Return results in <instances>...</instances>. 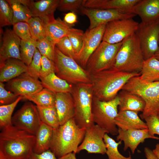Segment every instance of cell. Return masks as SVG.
I'll use <instances>...</instances> for the list:
<instances>
[{"instance_id":"ffe728a7","label":"cell","mask_w":159,"mask_h":159,"mask_svg":"<svg viewBox=\"0 0 159 159\" xmlns=\"http://www.w3.org/2000/svg\"><path fill=\"white\" fill-rule=\"evenodd\" d=\"M140 0H83V7L104 9H115L132 13L134 6Z\"/></svg>"},{"instance_id":"f1b7e54d","label":"cell","mask_w":159,"mask_h":159,"mask_svg":"<svg viewBox=\"0 0 159 159\" xmlns=\"http://www.w3.org/2000/svg\"><path fill=\"white\" fill-rule=\"evenodd\" d=\"M139 76L145 83L159 81V60L154 56L144 61Z\"/></svg>"},{"instance_id":"4316f807","label":"cell","mask_w":159,"mask_h":159,"mask_svg":"<svg viewBox=\"0 0 159 159\" xmlns=\"http://www.w3.org/2000/svg\"><path fill=\"white\" fill-rule=\"evenodd\" d=\"M53 129L42 121L35 135L33 152L40 153L50 150Z\"/></svg>"},{"instance_id":"d6a6232c","label":"cell","mask_w":159,"mask_h":159,"mask_svg":"<svg viewBox=\"0 0 159 159\" xmlns=\"http://www.w3.org/2000/svg\"><path fill=\"white\" fill-rule=\"evenodd\" d=\"M37 41L33 39H21L20 54L21 61L27 66L31 62L37 48Z\"/></svg>"},{"instance_id":"4fadbf2b","label":"cell","mask_w":159,"mask_h":159,"mask_svg":"<svg viewBox=\"0 0 159 159\" xmlns=\"http://www.w3.org/2000/svg\"><path fill=\"white\" fill-rule=\"evenodd\" d=\"M106 24L87 29L82 35V47L76 55V61L82 67L86 68L90 57L99 46L104 35Z\"/></svg>"},{"instance_id":"83f0119b","label":"cell","mask_w":159,"mask_h":159,"mask_svg":"<svg viewBox=\"0 0 159 159\" xmlns=\"http://www.w3.org/2000/svg\"><path fill=\"white\" fill-rule=\"evenodd\" d=\"M39 78L43 88L55 93L65 92L71 93L72 91L73 85L59 77L55 73Z\"/></svg>"},{"instance_id":"f546056e","label":"cell","mask_w":159,"mask_h":159,"mask_svg":"<svg viewBox=\"0 0 159 159\" xmlns=\"http://www.w3.org/2000/svg\"><path fill=\"white\" fill-rule=\"evenodd\" d=\"M13 12V25L19 22H27L32 17L28 6L22 0H7Z\"/></svg>"},{"instance_id":"b9f144b4","label":"cell","mask_w":159,"mask_h":159,"mask_svg":"<svg viewBox=\"0 0 159 159\" xmlns=\"http://www.w3.org/2000/svg\"><path fill=\"white\" fill-rule=\"evenodd\" d=\"M150 135L155 137V135H159V115L152 114L144 119Z\"/></svg>"},{"instance_id":"cb8c5ba5","label":"cell","mask_w":159,"mask_h":159,"mask_svg":"<svg viewBox=\"0 0 159 159\" xmlns=\"http://www.w3.org/2000/svg\"><path fill=\"white\" fill-rule=\"evenodd\" d=\"M0 81L8 82L26 72L27 66L21 60L9 59L0 64Z\"/></svg>"},{"instance_id":"f5cc1de1","label":"cell","mask_w":159,"mask_h":159,"mask_svg":"<svg viewBox=\"0 0 159 159\" xmlns=\"http://www.w3.org/2000/svg\"><path fill=\"white\" fill-rule=\"evenodd\" d=\"M154 57L157 59L159 60V46L158 51L155 54Z\"/></svg>"},{"instance_id":"11a10c76","label":"cell","mask_w":159,"mask_h":159,"mask_svg":"<svg viewBox=\"0 0 159 159\" xmlns=\"http://www.w3.org/2000/svg\"><path fill=\"white\" fill-rule=\"evenodd\" d=\"M158 114H159V113Z\"/></svg>"},{"instance_id":"5bb4252c","label":"cell","mask_w":159,"mask_h":159,"mask_svg":"<svg viewBox=\"0 0 159 159\" xmlns=\"http://www.w3.org/2000/svg\"><path fill=\"white\" fill-rule=\"evenodd\" d=\"M106 133V131L97 124L86 128L84 139L78 147L77 153L85 150L88 153H106L104 138Z\"/></svg>"},{"instance_id":"d4e9b609","label":"cell","mask_w":159,"mask_h":159,"mask_svg":"<svg viewBox=\"0 0 159 159\" xmlns=\"http://www.w3.org/2000/svg\"><path fill=\"white\" fill-rule=\"evenodd\" d=\"M138 113L130 110L119 111L115 119L117 127L123 130L148 128L146 123L138 116Z\"/></svg>"},{"instance_id":"d6986e66","label":"cell","mask_w":159,"mask_h":159,"mask_svg":"<svg viewBox=\"0 0 159 159\" xmlns=\"http://www.w3.org/2000/svg\"><path fill=\"white\" fill-rule=\"evenodd\" d=\"M44 22L47 37L55 44L60 39L71 34L82 35L84 33L82 30L73 28L59 18H54Z\"/></svg>"},{"instance_id":"30bf717a","label":"cell","mask_w":159,"mask_h":159,"mask_svg":"<svg viewBox=\"0 0 159 159\" xmlns=\"http://www.w3.org/2000/svg\"><path fill=\"white\" fill-rule=\"evenodd\" d=\"M144 60L154 56L159 41V18L151 22L139 23L135 33Z\"/></svg>"},{"instance_id":"277c9868","label":"cell","mask_w":159,"mask_h":159,"mask_svg":"<svg viewBox=\"0 0 159 159\" xmlns=\"http://www.w3.org/2000/svg\"><path fill=\"white\" fill-rule=\"evenodd\" d=\"M144 61L139 43L134 33L122 41L111 68L122 72L139 73Z\"/></svg>"},{"instance_id":"8fae6325","label":"cell","mask_w":159,"mask_h":159,"mask_svg":"<svg viewBox=\"0 0 159 159\" xmlns=\"http://www.w3.org/2000/svg\"><path fill=\"white\" fill-rule=\"evenodd\" d=\"M42 121L36 105L25 103L12 117L13 125L35 135Z\"/></svg>"},{"instance_id":"7402d4cb","label":"cell","mask_w":159,"mask_h":159,"mask_svg":"<svg viewBox=\"0 0 159 159\" xmlns=\"http://www.w3.org/2000/svg\"><path fill=\"white\" fill-rule=\"evenodd\" d=\"M55 106L59 116L60 125L64 124L74 117V104L71 93H56Z\"/></svg>"},{"instance_id":"bcb514c9","label":"cell","mask_w":159,"mask_h":159,"mask_svg":"<svg viewBox=\"0 0 159 159\" xmlns=\"http://www.w3.org/2000/svg\"><path fill=\"white\" fill-rule=\"evenodd\" d=\"M82 35L73 34L68 37L76 55L80 52L83 46Z\"/></svg>"},{"instance_id":"52a82bcc","label":"cell","mask_w":159,"mask_h":159,"mask_svg":"<svg viewBox=\"0 0 159 159\" xmlns=\"http://www.w3.org/2000/svg\"><path fill=\"white\" fill-rule=\"evenodd\" d=\"M55 74L72 85L91 83L90 74L74 59L62 54L56 47Z\"/></svg>"},{"instance_id":"7c38bea8","label":"cell","mask_w":159,"mask_h":159,"mask_svg":"<svg viewBox=\"0 0 159 159\" xmlns=\"http://www.w3.org/2000/svg\"><path fill=\"white\" fill-rule=\"evenodd\" d=\"M138 24L132 18L110 21L106 24L102 41L112 44L122 42L135 33Z\"/></svg>"},{"instance_id":"6da1fadb","label":"cell","mask_w":159,"mask_h":159,"mask_svg":"<svg viewBox=\"0 0 159 159\" xmlns=\"http://www.w3.org/2000/svg\"><path fill=\"white\" fill-rule=\"evenodd\" d=\"M35 136L10 125L0 133V159H28L33 152Z\"/></svg>"},{"instance_id":"db71d44e","label":"cell","mask_w":159,"mask_h":159,"mask_svg":"<svg viewBox=\"0 0 159 159\" xmlns=\"http://www.w3.org/2000/svg\"><path fill=\"white\" fill-rule=\"evenodd\" d=\"M125 159H132L131 157V155L130 154L128 157H127Z\"/></svg>"},{"instance_id":"5b68a950","label":"cell","mask_w":159,"mask_h":159,"mask_svg":"<svg viewBox=\"0 0 159 159\" xmlns=\"http://www.w3.org/2000/svg\"><path fill=\"white\" fill-rule=\"evenodd\" d=\"M71 94L74 104V118L77 125L81 128L86 129L94 124L92 113L94 94L92 83L73 85Z\"/></svg>"},{"instance_id":"f907efd6","label":"cell","mask_w":159,"mask_h":159,"mask_svg":"<svg viewBox=\"0 0 159 159\" xmlns=\"http://www.w3.org/2000/svg\"><path fill=\"white\" fill-rule=\"evenodd\" d=\"M75 154L74 153H70L59 158V159H77Z\"/></svg>"},{"instance_id":"f35d334b","label":"cell","mask_w":159,"mask_h":159,"mask_svg":"<svg viewBox=\"0 0 159 159\" xmlns=\"http://www.w3.org/2000/svg\"><path fill=\"white\" fill-rule=\"evenodd\" d=\"M42 57V55L37 48L31 62L27 66L26 73L28 75L36 78H39L41 69Z\"/></svg>"},{"instance_id":"74e56055","label":"cell","mask_w":159,"mask_h":159,"mask_svg":"<svg viewBox=\"0 0 159 159\" xmlns=\"http://www.w3.org/2000/svg\"><path fill=\"white\" fill-rule=\"evenodd\" d=\"M13 12L6 0H0V26L13 25Z\"/></svg>"},{"instance_id":"603a6c76","label":"cell","mask_w":159,"mask_h":159,"mask_svg":"<svg viewBox=\"0 0 159 159\" xmlns=\"http://www.w3.org/2000/svg\"><path fill=\"white\" fill-rule=\"evenodd\" d=\"M132 13L138 15L143 22L153 21L159 18V0H140Z\"/></svg>"},{"instance_id":"e575fe53","label":"cell","mask_w":159,"mask_h":159,"mask_svg":"<svg viewBox=\"0 0 159 159\" xmlns=\"http://www.w3.org/2000/svg\"><path fill=\"white\" fill-rule=\"evenodd\" d=\"M24 97L19 96L13 102L0 106V127L2 129L8 126L12 125V115L13 112L19 102Z\"/></svg>"},{"instance_id":"681fc988","label":"cell","mask_w":159,"mask_h":159,"mask_svg":"<svg viewBox=\"0 0 159 159\" xmlns=\"http://www.w3.org/2000/svg\"><path fill=\"white\" fill-rule=\"evenodd\" d=\"M144 151L147 159H158L153 150L148 147H145Z\"/></svg>"},{"instance_id":"816d5d0a","label":"cell","mask_w":159,"mask_h":159,"mask_svg":"<svg viewBox=\"0 0 159 159\" xmlns=\"http://www.w3.org/2000/svg\"><path fill=\"white\" fill-rule=\"evenodd\" d=\"M153 151L158 159H159V143L156 144L155 148Z\"/></svg>"},{"instance_id":"836d02e7","label":"cell","mask_w":159,"mask_h":159,"mask_svg":"<svg viewBox=\"0 0 159 159\" xmlns=\"http://www.w3.org/2000/svg\"><path fill=\"white\" fill-rule=\"evenodd\" d=\"M32 38L38 41L47 37L44 23L40 18L32 17L27 21Z\"/></svg>"},{"instance_id":"2e32d148","label":"cell","mask_w":159,"mask_h":159,"mask_svg":"<svg viewBox=\"0 0 159 159\" xmlns=\"http://www.w3.org/2000/svg\"><path fill=\"white\" fill-rule=\"evenodd\" d=\"M8 82V89L17 96L23 97L35 94L43 87L38 79L30 76L26 72Z\"/></svg>"},{"instance_id":"d590c367","label":"cell","mask_w":159,"mask_h":159,"mask_svg":"<svg viewBox=\"0 0 159 159\" xmlns=\"http://www.w3.org/2000/svg\"><path fill=\"white\" fill-rule=\"evenodd\" d=\"M104 140L106 148V153L108 159H125L127 157L121 155L118 150V147L121 144V141L116 142L107 133L104 135Z\"/></svg>"},{"instance_id":"8d00e7d4","label":"cell","mask_w":159,"mask_h":159,"mask_svg":"<svg viewBox=\"0 0 159 159\" xmlns=\"http://www.w3.org/2000/svg\"><path fill=\"white\" fill-rule=\"evenodd\" d=\"M56 44L47 37L37 41L36 47L42 56H44L54 62Z\"/></svg>"},{"instance_id":"3957f363","label":"cell","mask_w":159,"mask_h":159,"mask_svg":"<svg viewBox=\"0 0 159 159\" xmlns=\"http://www.w3.org/2000/svg\"><path fill=\"white\" fill-rule=\"evenodd\" d=\"M85 128L80 127L72 118L53 129L50 150L58 158L68 153H77L82 141Z\"/></svg>"},{"instance_id":"60d3db41","label":"cell","mask_w":159,"mask_h":159,"mask_svg":"<svg viewBox=\"0 0 159 159\" xmlns=\"http://www.w3.org/2000/svg\"><path fill=\"white\" fill-rule=\"evenodd\" d=\"M56 47L64 54L76 60V55L68 37L59 40L56 44Z\"/></svg>"},{"instance_id":"ab89813d","label":"cell","mask_w":159,"mask_h":159,"mask_svg":"<svg viewBox=\"0 0 159 159\" xmlns=\"http://www.w3.org/2000/svg\"><path fill=\"white\" fill-rule=\"evenodd\" d=\"M83 0H59L58 7L62 11H71L74 12H78L83 7Z\"/></svg>"},{"instance_id":"8992f818","label":"cell","mask_w":159,"mask_h":159,"mask_svg":"<svg viewBox=\"0 0 159 159\" xmlns=\"http://www.w3.org/2000/svg\"><path fill=\"white\" fill-rule=\"evenodd\" d=\"M140 97L145 107L140 117L142 119L152 114L159 113V81L145 83L139 76L130 79L122 89Z\"/></svg>"},{"instance_id":"4dcf8cb0","label":"cell","mask_w":159,"mask_h":159,"mask_svg":"<svg viewBox=\"0 0 159 159\" xmlns=\"http://www.w3.org/2000/svg\"><path fill=\"white\" fill-rule=\"evenodd\" d=\"M24 98L32 102L37 106L49 107L55 105L56 93L44 88L35 94L24 96Z\"/></svg>"},{"instance_id":"7dc6e473","label":"cell","mask_w":159,"mask_h":159,"mask_svg":"<svg viewBox=\"0 0 159 159\" xmlns=\"http://www.w3.org/2000/svg\"><path fill=\"white\" fill-rule=\"evenodd\" d=\"M28 159H59L50 150L40 153L33 152Z\"/></svg>"},{"instance_id":"ba28073f","label":"cell","mask_w":159,"mask_h":159,"mask_svg":"<svg viewBox=\"0 0 159 159\" xmlns=\"http://www.w3.org/2000/svg\"><path fill=\"white\" fill-rule=\"evenodd\" d=\"M120 100L117 95L107 101L101 100L94 97L92 113L93 121L105 130L107 133L115 135L118 134V128L115 123L118 113Z\"/></svg>"},{"instance_id":"ee69618b","label":"cell","mask_w":159,"mask_h":159,"mask_svg":"<svg viewBox=\"0 0 159 159\" xmlns=\"http://www.w3.org/2000/svg\"><path fill=\"white\" fill-rule=\"evenodd\" d=\"M3 83L0 82V105L11 103L15 101L19 96L8 91L4 87Z\"/></svg>"},{"instance_id":"44dd1931","label":"cell","mask_w":159,"mask_h":159,"mask_svg":"<svg viewBox=\"0 0 159 159\" xmlns=\"http://www.w3.org/2000/svg\"><path fill=\"white\" fill-rule=\"evenodd\" d=\"M59 0H22L28 7L32 17H39L45 22L54 18V13L57 8Z\"/></svg>"},{"instance_id":"e0dca14e","label":"cell","mask_w":159,"mask_h":159,"mask_svg":"<svg viewBox=\"0 0 159 159\" xmlns=\"http://www.w3.org/2000/svg\"><path fill=\"white\" fill-rule=\"evenodd\" d=\"M148 138L159 140V137L151 136L148 128L123 130L118 128L116 139L124 142V151L129 148L132 154H134L139 144L143 143L146 139Z\"/></svg>"},{"instance_id":"9c48e42d","label":"cell","mask_w":159,"mask_h":159,"mask_svg":"<svg viewBox=\"0 0 159 159\" xmlns=\"http://www.w3.org/2000/svg\"><path fill=\"white\" fill-rule=\"evenodd\" d=\"M122 42L112 44L102 41L90 57L86 69L91 74L111 68Z\"/></svg>"},{"instance_id":"c3c4849f","label":"cell","mask_w":159,"mask_h":159,"mask_svg":"<svg viewBox=\"0 0 159 159\" xmlns=\"http://www.w3.org/2000/svg\"><path fill=\"white\" fill-rule=\"evenodd\" d=\"M63 20L68 24L73 26L77 21V16L75 13L70 12L65 14Z\"/></svg>"},{"instance_id":"9a60e30c","label":"cell","mask_w":159,"mask_h":159,"mask_svg":"<svg viewBox=\"0 0 159 159\" xmlns=\"http://www.w3.org/2000/svg\"><path fill=\"white\" fill-rule=\"evenodd\" d=\"M81 13L89 19L90 29L102 24L116 19L132 18L136 15L131 13H124L115 9H104L82 7Z\"/></svg>"},{"instance_id":"7bdbcfd3","label":"cell","mask_w":159,"mask_h":159,"mask_svg":"<svg viewBox=\"0 0 159 159\" xmlns=\"http://www.w3.org/2000/svg\"><path fill=\"white\" fill-rule=\"evenodd\" d=\"M13 30L21 39L32 38L29 25L27 22H19L13 25Z\"/></svg>"},{"instance_id":"1f68e13d","label":"cell","mask_w":159,"mask_h":159,"mask_svg":"<svg viewBox=\"0 0 159 159\" xmlns=\"http://www.w3.org/2000/svg\"><path fill=\"white\" fill-rule=\"evenodd\" d=\"M37 107L42 122L53 129L60 125L59 116L55 105L47 107L37 106Z\"/></svg>"},{"instance_id":"ac0fdd59","label":"cell","mask_w":159,"mask_h":159,"mask_svg":"<svg viewBox=\"0 0 159 159\" xmlns=\"http://www.w3.org/2000/svg\"><path fill=\"white\" fill-rule=\"evenodd\" d=\"M0 49V64L11 58L21 60L20 54L21 39L13 30L7 29L4 32Z\"/></svg>"},{"instance_id":"7a4b0ae2","label":"cell","mask_w":159,"mask_h":159,"mask_svg":"<svg viewBox=\"0 0 159 159\" xmlns=\"http://www.w3.org/2000/svg\"><path fill=\"white\" fill-rule=\"evenodd\" d=\"M94 97L103 101L114 98L131 78L140 74L117 71L112 69L90 74Z\"/></svg>"},{"instance_id":"f6af8a7d","label":"cell","mask_w":159,"mask_h":159,"mask_svg":"<svg viewBox=\"0 0 159 159\" xmlns=\"http://www.w3.org/2000/svg\"><path fill=\"white\" fill-rule=\"evenodd\" d=\"M41 62V69L39 78L45 77L51 73H55L56 67L54 61L42 56Z\"/></svg>"},{"instance_id":"484cf974","label":"cell","mask_w":159,"mask_h":159,"mask_svg":"<svg viewBox=\"0 0 159 159\" xmlns=\"http://www.w3.org/2000/svg\"><path fill=\"white\" fill-rule=\"evenodd\" d=\"M118 95L120 100L119 111L130 110L138 112L144 111L145 103L140 96L123 90L119 91Z\"/></svg>"}]
</instances>
